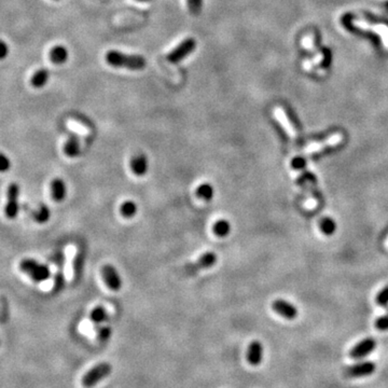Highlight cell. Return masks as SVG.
I'll return each mask as SVG.
<instances>
[{
	"label": "cell",
	"instance_id": "6da1fadb",
	"mask_svg": "<svg viewBox=\"0 0 388 388\" xmlns=\"http://www.w3.org/2000/svg\"><path fill=\"white\" fill-rule=\"evenodd\" d=\"M106 61L110 66L115 68H126L130 71H141L146 67V60L141 55L124 54L119 51H109L106 54Z\"/></svg>",
	"mask_w": 388,
	"mask_h": 388
},
{
	"label": "cell",
	"instance_id": "7a4b0ae2",
	"mask_svg": "<svg viewBox=\"0 0 388 388\" xmlns=\"http://www.w3.org/2000/svg\"><path fill=\"white\" fill-rule=\"evenodd\" d=\"M111 373V366L107 362H103L92 368L89 372H86L82 378V385L85 388H91L95 386L100 382L107 378Z\"/></svg>",
	"mask_w": 388,
	"mask_h": 388
},
{
	"label": "cell",
	"instance_id": "3957f363",
	"mask_svg": "<svg viewBox=\"0 0 388 388\" xmlns=\"http://www.w3.org/2000/svg\"><path fill=\"white\" fill-rule=\"evenodd\" d=\"M196 48V41L193 38H187L167 55V61L172 64H178L186 59Z\"/></svg>",
	"mask_w": 388,
	"mask_h": 388
},
{
	"label": "cell",
	"instance_id": "277c9868",
	"mask_svg": "<svg viewBox=\"0 0 388 388\" xmlns=\"http://www.w3.org/2000/svg\"><path fill=\"white\" fill-rule=\"evenodd\" d=\"M20 268L24 273H27L33 280L37 282L45 281L50 274L48 266L39 264L32 259H26L24 261H22Z\"/></svg>",
	"mask_w": 388,
	"mask_h": 388
},
{
	"label": "cell",
	"instance_id": "5b68a950",
	"mask_svg": "<svg viewBox=\"0 0 388 388\" xmlns=\"http://www.w3.org/2000/svg\"><path fill=\"white\" fill-rule=\"evenodd\" d=\"M375 369L376 366L373 361H361L347 368L344 374L350 379L366 378V376L373 374L375 372Z\"/></svg>",
	"mask_w": 388,
	"mask_h": 388
},
{
	"label": "cell",
	"instance_id": "8992f818",
	"mask_svg": "<svg viewBox=\"0 0 388 388\" xmlns=\"http://www.w3.org/2000/svg\"><path fill=\"white\" fill-rule=\"evenodd\" d=\"M216 262H217V254L215 252L208 251V252L203 253L195 262L187 265L186 268H184V270H186L188 273L193 274L199 271L212 268V266Z\"/></svg>",
	"mask_w": 388,
	"mask_h": 388
},
{
	"label": "cell",
	"instance_id": "52a82bcc",
	"mask_svg": "<svg viewBox=\"0 0 388 388\" xmlns=\"http://www.w3.org/2000/svg\"><path fill=\"white\" fill-rule=\"evenodd\" d=\"M376 341L371 338L363 339L353 347L350 352V356L353 359H362L369 356L375 350Z\"/></svg>",
	"mask_w": 388,
	"mask_h": 388
},
{
	"label": "cell",
	"instance_id": "ba28073f",
	"mask_svg": "<svg viewBox=\"0 0 388 388\" xmlns=\"http://www.w3.org/2000/svg\"><path fill=\"white\" fill-rule=\"evenodd\" d=\"M102 275L103 279L105 281L108 288L111 289L113 291H118L122 287V280L118 273V271L114 269V266L106 264L103 266L102 269Z\"/></svg>",
	"mask_w": 388,
	"mask_h": 388
},
{
	"label": "cell",
	"instance_id": "9c48e42d",
	"mask_svg": "<svg viewBox=\"0 0 388 388\" xmlns=\"http://www.w3.org/2000/svg\"><path fill=\"white\" fill-rule=\"evenodd\" d=\"M19 186L15 183H11L8 188V204L5 206V215L9 219H14L19 211Z\"/></svg>",
	"mask_w": 388,
	"mask_h": 388
},
{
	"label": "cell",
	"instance_id": "30bf717a",
	"mask_svg": "<svg viewBox=\"0 0 388 388\" xmlns=\"http://www.w3.org/2000/svg\"><path fill=\"white\" fill-rule=\"evenodd\" d=\"M272 308H273L274 312H276L277 314L287 318V319H294V318L298 316L297 308L285 300H275L273 304H272Z\"/></svg>",
	"mask_w": 388,
	"mask_h": 388
},
{
	"label": "cell",
	"instance_id": "8fae6325",
	"mask_svg": "<svg viewBox=\"0 0 388 388\" xmlns=\"http://www.w3.org/2000/svg\"><path fill=\"white\" fill-rule=\"evenodd\" d=\"M353 25H355V27L361 28V30L366 31H372L380 35L382 38V41H383L384 47L388 49V27L385 25H372L369 24V23L364 21H354L353 22Z\"/></svg>",
	"mask_w": 388,
	"mask_h": 388
},
{
	"label": "cell",
	"instance_id": "7c38bea8",
	"mask_svg": "<svg viewBox=\"0 0 388 388\" xmlns=\"http://www.w3.org/2000/svg\"><path fill=\"white\" fill-rule=\"evenodd\" d=\"M263 358V346L261 342L252 341L248 346L247 360L251 366H259Z\"/></svg>",
	"mask_w": 388,
	"mask_h": 388
},
{
	"label": "cell",
	"instance_id": "4fadbf2b",
	"mask_svg": "<svg viewBox=\"0 0 388 388\" xmlns=\"http://www.w3.org/2000/svg\"><path fill=\"white\" fill-rule=\"evenodd\" d=\"M66 263H65V277L68 282H71L74 276V258L77 254V248L69 245L65 249Z\"/></svg>",
	"mask_w": 388,
	"mask_h": 388
},
{
	"label": "cell",
	"instance_id": "5bb4252c",
	"mask_svg": "<svg viewBox=\"0 0 388 388\" xmlns=\"http://www.w3.org/2000/svg\"><path fill=\"white\" fill-rule=\"evenodd\" d=\"M148 159L147 156L140 153L136 154L131 160V169L136 176H144L148 172Z\"/></svg>",
	"mask_w": 388,
	"mask_h": 388
},
{
	"label": "cell",
	"instance_id": "9a60e30c",
	"mask_svg": "<svg viewBox=\"0 0 388 388\" xmlns=\"http://www.w3.org/2000/svg\"><path fill=\"white\" fill-rule=\"evenodd\" d=\"M274 115H275V118L279 120V122L282 126V129L286 131L288 136L290 137L291 140H297V137H298L297 131H295V129L292 126V124L290 123V121H289V119L286 115L285 111H283L282 108H275L274 109Z\"/></svg>",
	"mask_w": 388,
	"mask_h": 388
},
{
	"label": "cell",
	"instance_id": "2e32d148",
	"mask_svg": "<svg viewBox=\"0 0 388 388\" xmlns=\"http://www.w3.org/2000/svg\"><path fill=\"white\" fill-rule=\"evenodd\" d=\"M342 141V136L340 134L337 135H333L327 140L326 141H323L321 143H316V144H313V146H310L309 149L306 150V152L309 153H313V152H318V151H321V150L329 148V147H333V146H337L338 143H340Z\"/></svg>",
	"mask_w": 388,
	"mask_h": 388
},
{
	"label": "cell",
	"instance_id": "e0dca14e",
	"mask_svg": "<svg viewBox=\"0 0 388 388\" xmlns=\"http://www.w3.org/2000/svg\"><path fill=\"white\" fill-rule=\"evenodd\" d=\"M52 195L56 202H62L66 195V186L62 179L56 178L51 183Z\"/></svg>",
	"mask_w": 388,
	"mask_h": 388
},
{
	"label": "cell",
	"instance_id": "ac0fdd59",
	"mask_svg": "<svg viewBox=\"0 0 388 388\" xmlns=\"http://www.w3.org/2000/svg\"><path fill=\"white\" fill-rule=\"evenodd\" d=\"M50 59L54 64H64L68 59V51L63 45H56L50 52Z\"/></svg>",
	"mask_w": 388,
	"mask_h": 388
},
{
	"label": "cell",
	"instance_id": "d6986e66",
	"mask_svg": "<svg viewBox=\"0 0 388 388\" xmlns=\"http://www.w3.org/2000/svg\"><path fill=\"white\" fill-rule=\"evenodd\" d=\"M64 151L69 156V158H76L80 153V141L79 138L76 136H71L67 142L65 143Z\"/></svg>",
	"mask_w": 388,
	"mask_h": 388
},
{
	"label": "cell",
	"instance_id": "ffe728a7",
	"mask_svg": "<svg viewBox=\"0 0 388 388\" xmlns=\"http://www.w3.org/2000/svg\"><path fill=\"white\" fill-rule=\"evenodd\" d=\"M213 194H215V191H213V187L211 183H202L201 186L196 188V196L203 201H212Z\"/></svg>",
	"mask_w": 388,
	"mask_h": 388
},
{
	"label": "cell",
	"instance_id": "44dd1931",
	"mask_svg": "<svg viewBox=\"0 0 388 388\" xmlns=\"http://www.w3.org/2000/svg\"><path fill=\"white\" fill-rule=\"evenodd\" d=\"M49 80V71L47 69H40L32 78V85L34 88H43Z\"/></svg>",
	"mask_w": 388,
	"mask_h": 388
},
{
	"label": "cell",
	"instance_id": "7402d4cb",
	"mask_svg": "<svg viewBox=\"0 0 388 388\" xmlns=\"http://www.w3.org/2000/svg\"><path fill=\"white\" fill-rule=\"evenodd\" d=\"M212 230H213V233H215L218 237H225L230 233L231 224L228 220L220 219L215 224H213Z\"/></svg>",
	"mask_w": 388,
	"mask_h": 388
},
{
	"label": "cell",
	"instance_id": "603a6c76",
	"mask_svg": "<svg viewBox=\"0 0 388 388\" xmlns=\"http://www.w3.org/2000/svg\"><path fill=\"white\" fill-rule=\"evenodd\" d=\"M120 212L124 218H133L137 212V205L135 202L126 201L120 207Z\"/></svg>",
	"mask_w": 388,
	"mask_h": 388
},
{
	"label": "cell",
	"instance_id": "cb8c5ba5",
	"mask_svg": "<svg viewBox=\"0 0 388 388\" xmlns=\"http://www.w3.org/2000/svg\"><path fill=\"white\" fill-rule=\"evenodd\" d=\"M66 125L69 130H71L72 132L77 133V134L80 136H88L90 134V130L88 129V127L84 126L83 124L79 123V122H76V121H73V120H68Z\"/></svg>",
	"mask_w": 388,
	"mask_h": 388
},
{
	"label": "cell",
	"instance_id": "d4e9b609",
	"mask_svg": "<svg viewBox=\"0 0 388 388\" xmlns=\"http://www.w3.org/2000/svg\"><path fill=\"white\" fill-rule=\"evenodd\" d=\"M320 229L325 235H332L337 230V224L333 219L326 217L320 221Z\"/></svg>",
	"mask_w": 388,
	"mask_h": 388
},
{
	"label": "cell",
	"instance_id": "484cf974",
	"mask_svg": "<svg viewBox=\"0 0 388 388\" xmlns=\"http://www.w3.org/2000/svg\"><path fill=\"white\" fill-rule=\"evenodd\" d=\"M106 317H107L106 310L101 308V306H98V308H95L91 313V319H92V321L97 322V323L105 320Z\"/></svg>",
	"mask_w": 388,
	"mask_h": 388
},
{
	"label": "cell",
	"instance_id": "4316f807",
	"mask_svg": "<svg viewBox=\"0 0 388 388\" xmlns=\"http://www.w3.org/2000/svg\"><path fill=\"white\" fill-rule=\"evenodd\" d=\"M35 218L38 222L40 223H44L47 222L48 220L50 219V211L49 208L45 206V205H41L39 208V211L35 213Z\"/></svg>",
	"mask_w": 388,
	"mask_h": 388
},
{
	"label": "cell",
	"instance_id": "83f0119b",
	"mask_svg": "<svg viewBox=\"0 0 388 388\" xmlns=\"http://www.w3.org/2000/svg\"><path fill=\"white\" fill-rule=\"evenodd\" d=\"M189 11L193 15H198L201 13L203 7V0H187Z\"/></svg>",
	"mask_w": 388,
	"mask_h": 388
},
{
	"label": "cell",
	"instance_id": "f1b7e54d",
	"mask_svg": "<svg viewBox=\"0 0 388 388\" xmlns=\"http://www.w3.org/2000/svg\"><path fill=\"white\" fill-rule=\"evenodd\" d=\"M376 303L381 306H386L388 304V286L382 289L376 295Z\"/></svg>",
	"mask_w": 388,
	"mask_h": 388
},
{
	"label": "cell",
	"instance_id": "f546056e",
	"mask_svg": "<svg viewBox=\"0 0 388 388\" xmlns=\"http://www.w3.org/2000/svg\"><path fill=\"white\" fill-rule=\"evenodd\" d=\"M375 328L380 331H388V314L381 316L375 320Z\"/></svg>",
	"mask_w": 388,
	"mask_h": 388
},
{
	"label": "cell",
	"instance_id": "4dcf8cb0",
	"mask_svg": "<svg viewBox=\"0 0 388 388\" xmlns=\"http://www.w3.org/2000/svg\"><path fill=\"white\" fill-rule=\"evenodd\" d=\"M306 165V161L302 156H297V158H293L291 161V167L293 170H303Z\"/></svg>",
	"mask_w": 388,
	"mask_h": 388
},
{
	"label": "cell",
	"instance_id": "1f68e13d",
	"mask_svg": "<svg viewBox=\"0 0 388 388\" xmlns=\"http://www.w3.org/2000/svg\"><path fill=\"white\" fill-rule=\"evenodd\" d=\"M110 335H111V329L109 327H102L100 331H98V339L102 342L107 341L110 338Z\"/></svg>",
	"mask_w": 388,
	"mask_h": 388
},
{
	"label": "cell",
	"instance_id": "d6a6232c",
	"mask_svg": "<svg viewBox=\"0 0 388 388\" xmlns=\"http://www.w3.org/2000/svg\"><path fill=\"white\" fill-rule=\"evenodd\" d=\"M10 169V160L4 154L0 153V172H5Z\"/></svg>",
	"mask_w": 388,
	"mask_h": 388
},
{
	"label": "cell",
	"instance_id": "836d02e7",
	"mask_svg": "<svg viewBox=\"0 0 388 388\" xmlns=\"http://www.w3.org/2000/svg\"><path fill=\"white\" fill-rule=\"evenodd\" d=\"M8 53H9V48L7 43L2 41V40H0V60L5 59Z\"/></svg>",
	"mask_w": 388,
	"mask_h": 388
},
{
	"label": "cell",
	"instance_id": "e575fe53",
	"mask_svg": "<svg viewBox=\"0 0 388 388\" xmlns=\"http://www.w3.org/2000/svg\"><path fill=\"white\" fill-rule=\"evenodd\" d=\"M303 45L306 49H309V50L314 49V40H313V36H309V37L304 38Z\"/></svg>",
	"mask_w": 388,
	"mask_h": 388
},
{
	"label": "cell",
	"instance_id": "d590c367",
	"mask_svg": "<svg viewBox=\"0 0 388 388\" xmlns=\"http://www.w3.org/2000/svg\"><path fill=\"white\" fill-rule=\"evenodd\" d=\"M137 1H142V2H147V1H150V0H137Z\"/></svg>",
	"mask_w": 388,
	"mask_h": 388
},
{
	"label": "cell",
	"instance_id": "8d00e7d4",
	"mask_svg": "<svg viewBox=\"0 0 388 388\" xmlns=\"http://www.w3.org/2000/svg\"><path fill=\"white\" fill-rule=\"evenodd\" d=\"M387 8H388V3H387Z\"/></svg>",
	"mask_w": 388,
	"mask_h": 388
}]
</instances>
